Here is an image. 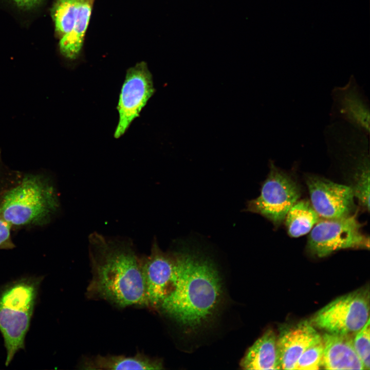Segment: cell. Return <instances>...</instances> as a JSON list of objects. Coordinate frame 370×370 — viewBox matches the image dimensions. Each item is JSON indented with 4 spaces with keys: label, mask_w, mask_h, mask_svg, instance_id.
<instances>
[{
    "label": "cell",
    "mask_w": 370,
    "mask_h": 370,
    "mask_svg": "<svg viewBox=\"0 0 370 370\" xmlns=\"http://www.w3.org/2000/svg\"><path fill=\"white\" fill-rule=\"evenodd\" d=\"M173 252L171 273L150 307L183 334H197L209 329L222 312L227 300L225 281L210 258Z\"/></svg>",
    "instance_id": "cell-1"
},
{
    "label": "cell",
    "mask_w": 370,
    "mask_h": 370,
    "mask_svg": "<svg viewBox=\"0 0 370 370\" xmlns=\"http://www.w3.org/2000/svg\"><path fill=\"white\" fill-rule=\"evenodd\" d=\"M88 244L92 278L88 296L120 307L147 306L141 257L132 240L94 232L89 235Z\"/></svg>",
    "instance_id": "cell-2"
},
{
    "label": "cell",
    "mask_w": 370,
    "mask_h": 370,
    "mask_svg": "<svg viewBox=\"0 0 370 370\" xmlns=\"http://www.w3.org/2000/svg\"><path fill=\"white\" fill-rule=\"evenodd\" d=\"M42 280L41 276L23 277L0 289V332L6 349L7 366L25 348Z\"/></svg>",
    "instance_id": "cell-3"
},
{
    "label": "cell",
    "mask_w": 370,
    "mask_h": 370,
    "mask_svg": "<svg viewBox=\"0 0 370 370\" xmlns=\"http://www.w3.org/2000/svg\"><path fill=\"white\" fill-rule=\"evenodd\" d=\"M55 189L41 175H29L9 190L0 203V218L11 226L40 225L57 211Z\"/></svg>",
    "instance_id": "cell-4"
},
{
    "label": "cell",
    "mask_w": 370,
    "mask_h": 370,
    "mask_svg": "<svg viewBox=\"0 0 370 370\" xmlns=\"http://www.w3.org/2000/svg\"><path fill=\"white\" fill-rule=\"evenodd\" d=\"M369 312L368 291L360 289L336 298L318 311L310 322L326 332L355 334L369 319Z\"/></svg>",
    "instance_id": "cell-5"
},
{
    "label": "cell",
    "mask_w": 370,
    "mask_h": 370,
    "mask_svg": "<svg viewBox=\"0 0 370 370\" xmlns=\"http://www.w3.org/2000/svg\"><path fill=\"white\" fill-rule=\"evenodd\" d=\"M270 171L258 197L247 202V211L257 213L275 227L284 221L286 214L301 195L297 182L287 173L270 161Z\"/></svg>",
    "instance_id": "cell-6"
},
{
    "label": "cell",
    "mask_w": 370,
    "mask_h": 370,
    "mask_svg": "<svg viewBox=\"0 0 370 370\" xmlns=\"http://www.w3.org/2000/svg\"><path fill=\"white\" fill-rule=\"evenodd\" d=\"M361 225L356 215L336 219H321L310 231L307 248L319 257L342 249L369 248V238L361 232Z\"/></svg>",
    "instance_id": "cell-7"
},
{
    "label": "cell",
    "mask_w": 370,
    "mask_h": 370,
    "mask_svg": "<svg viewBox=\"0 0 370 370\" xmlns=\"http://www.w3.org/2000/svg\"><path fill=\"white\" fill-rule=\"evenodd\" d=\"M152 75L144 62L127 69L119 94L117 109L119 120L114 136H123L153 95Z\"/></svg>",
    "instance_id": "cell-8"
},
{
    "label": "cell",
    "mask_w": 370,
    "mask_h": 370,
    "mask_svg": "<svg viewBox=\"0 0 370 370\" xmlns=\"http://www.w3.org/2000/svg\"><path fill=\"white\" fill-rule=\"evenodd\" d=\"M305 182L310 201L321 218L336 219L351 215L355 196L350 186L315 175L306 176Z\"/></svg>",
    "instance_id": "cell-9"
},
{
    "label": "cell",
    "mask_w": 370,
    "mask_h": 370,
    "mask_svg": "<svg viewBox=\"0 0 370 370\" xmlns=\"http://www.w3.org/2000/svg\"><path fill=\"white\" fill-rule=\"evenodd\" d=\"M330 122L341 121L369 135V102L354 76L343 86L331 92Z\"/></svg>",
    "instance_id": "cell-10"
},
{
    "label": "cell",
    "mask_w": 370,
    "mask_h": 370,
    "mask_svg": "<svg viewBox=\"0 0 370 370\" xmlns=\"http://www.w3.org/2000/svg\"><path fill=\"white\" fill-rule=\"evenodd\" d=\"M321 337L307 320L281 326L276 340L281 369H294L302 354Z\"/></svg>",
    "instance_id": "cell-11"
},
{
    "label": "cell",
    "mask_w": 370,
    "mask_h": 370,
    "mask_svg": "<svg viewBox=\"0 0 370 370\" xmlns=\"http://www.w3.org/2000/svg\"><path fill=\"white\" fill-rule=\"evenodd\" d=\"M353 334L325 332L322 366L326 369H364L353 345Z\"/></svg>",
    "instance_id": "cell-12"
},
{
    "label": "cell",
    "mask_w": 370,
    "mask_h": 370,
    "mask_svg": "<svg viewBox=\"0 0 370 370\" xmlns=\"http://www.w3.org/2000/svg\"><path fill=\"white\" fill-rule=\"evenodd\" d=\"M277 336L267 329L247 349L239 362L244 369H281L277 348Z\"/></svg>",
    "instance_id": "cell-13"
},
{
    "label": "cell",
    "mask_w": 370,
    "mask_h": 370,
    "mask_svg": "<svg viewBox=\"0 0 370 370\" xmlns=\"http://www.w3.org/2000/svg\"><path fill=\"white\" fill-rule=\"evenodd\" d=\"M85 369H162L160 359L150 358L142 354L134 356L124 355L102 356L86 359L80 365Z\"/></svg>",
    "instance_id": "cell-14"
},
{
    "label": "cell",
    "mask_w": 370,
    "mask_h": 370,
    "mask_svg": "<svg viewBox=\"0 0 370 370\" xmlns=\"http://www.w3.org/2000/svg\"><path fill=\"white\" fill-rule=\"evenodd\" d=\"M94 2V0H79L77 15L71 29L60 38L59 50L66 59L75 60L80 54Z\"/></svg>",
    "instance_id": "cell-15"
},
{
    "label": "cell",
    "mask_w": 370,
    "mask_h": 370,
    "mask_svg": "<svg viewBox=\"0 0 370 370\" xmlns=\"http://www.w3.org/2000/svg\"><path fill=\"white\" fill-rule=\"evenodd\" d=\"M321 219L310 201H296L286 215L284 220L288 235L298 237L309 232Z\"/></svg>",
    "instance_id": "cell-16"
},
{
    "label": "cell",
    "mask_w": 370,
    "mask_h": 370,
    "mask_svg": "<svg viewBox=\"0 0 370 370\" xmlns=\"http://www.w3.org/2000/svg\"><path fill=\"white\" fill-rule=\"evenodd\" d=\"M79 0H57L51 9V16L59 37L71 29L78 12Z\"/></svg>",
    "instance_id": "cell-17"
},
{
    "label": "cell",
    "mask_w": 370,
    "mask_h": 370,
    "mask_svg": "<svg viewBox=\"0 0 370 370\" xmlns=\"http://www.w3.org/2000/svg\"><path fill=\"white\" fill-rule=\"evenodd\" d=\"M351 187L355 197L366 210H369V162L356 168L354 181Z\"/></svg>",
    "instance_id": "cell-18"
},
{
    "label": "cell",
    "mask_w": 370,
    "mask_h": 370,
    "mask_svg": "<svg viewBox=\"0 0 370 370\" xmlns=\"http://www.w3.org/2000/svg\"><path fill=\"white\" fill-rule=\"evenodd\" d=\"M323 343L321 337L307 347L298 359L294 369L314 370L322 366Z\"/></svg>",
    "instance_id": "cell-19"
},
{
    "label": "cell",
    "mask_w": 370,
    "mask_h": 370,
    "mask_svg": "<svg viewBox=\"0 0 370 370\" xmlns=\"http://www.w3.org/2000/svg\"><path fill=\"white\" fill-rule=\"evenodd\" d=\"M369 319L353 338L354 348L362 362L364 369H370Z\"/></svg>",
    "instance_id": "cell-20"
},
{
    "label": "cell",
    "mask_w": 370,
    "mask_h": 370,
    "mask_svg": "<svg viewBox=\"0 0 370 370\" xmlns=\"http://www.w3.org/2000/svg\"><path fill=\"white\" fill-rule=\"evenodd\" d=\"M13 247L10 226L0 218V249H10Z\"/></svg>",
    "instance_id": "cell-21"
},
{
    "label": "cell",
    "mask_w": 370,
    "mask_h": 370,
    "mask_svg": "<svg viewBox=\"0 0 370 370\" xmlns=\"http://www.w3.org/2000/svg\"><path fill=\"white\" fill-rule=\"evenodd\" d=\"M18 7L23 9H30L37 4L41 0H12Z\"/></svg>",
    "instance_id": "cell-22"
}]
</instances>
